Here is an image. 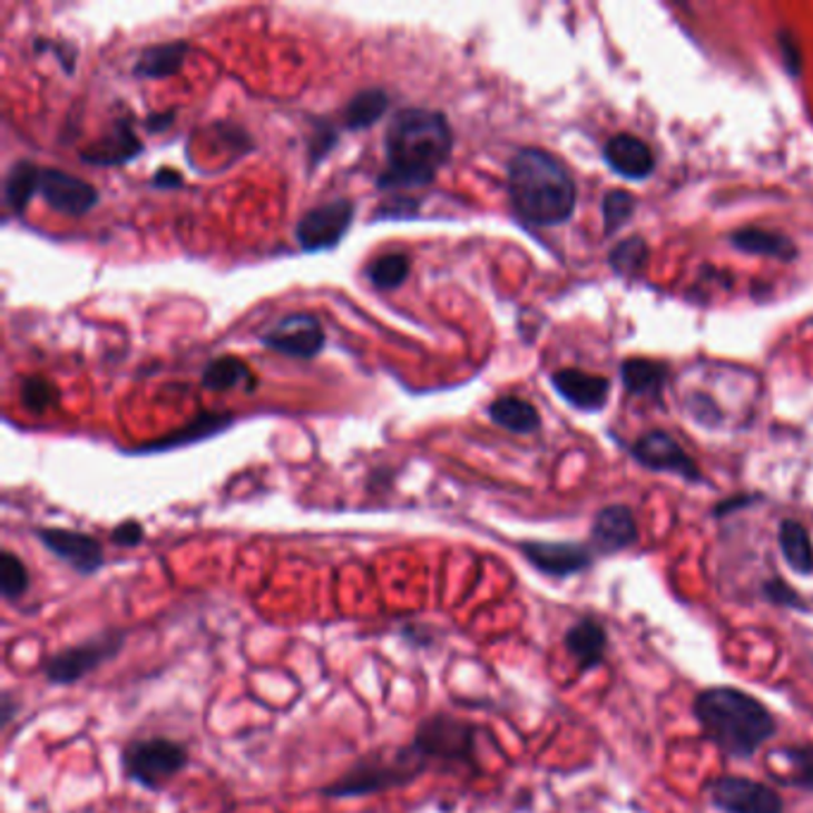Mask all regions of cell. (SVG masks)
<instances>
[{"label": "cell", "instance_id": "22", "mask_svg": "<svg viewBox=\"0 0 813 813\" xmlns=\"http://www.w3.org/2000/svg\"><path fill=\"white\" fill-rule=\"evenodd\" d=\"M489 418L499 428L516 434H532L539 430V413L530 401L518 396H501L489 405Z\"/></svg>", "mask_w": 813, "mask_h": 813}, {"label": "cell", "instance_id": "36", "mask_svg": "<svg viewBox=\"0 0 813 813\" xmlns=\"http://www.w3.org/2000/svg\"><path fill=\"white\" fill-rule=\"evenodd\" d=\"M334 144H336V131L332 127L325 125L323 129L315 131L311 139V165H317L320 160H323Z\"/></svg>", "mask_w": 813, "mask_h": 813}, {"label": "cell", "instance_id": "30", "mask_svg": "<svg viewBox=\"0 0 813 813\" xmlns=\"http://www.w3.org/2000/svg\"><path fill=\"white\" fill-rule=\"evenodd\" d=\"M31 587V575L25 561L14 551L0 554V595L6 601L22 599Z\"/></svg>", "mask_w": 813, "mask_h": 813}, {"label": "cell", "instance_id": "5", "mask_svg": "<svg viewBox=\"0 0 813 813\" xmlns=\"http://www.w3.org/2000/svg\"><path fill=\"white\" fill-rule=\"evenodd\" d=\"M476 725L449 714H432L420 721L411 747L428 764H453L476 768Z\"/></svg>", "mask_w": 813, "mask_h": 813}, {"label": "cell", "instance_id": "27", "mask_svg": "<svg viewBox=\"0 0 813 813\" xmlns=\"http://www.w3.org/2000/svg\"><path fill=\"white\" fill-rule=\"evenodd\" d=\"M253 380V372L246 363H242L234 355H219V359H213L206 370H203V386L210 389V392H227V389H236V386H248V382Z\"/></svg>", "mask_w": 813, "mask_h": 813}, {"label": "cell", "instance_id": "8", "mask_svg": "<svg viewBox=\"0 0 813 813\" xmlns=\"http://www.w3.org/2000/svg\"><path fill=\"white\" fill-rule=\"evenodd\" d=\"M355 206L349 198H334L303 213L296 223V239L303 251H330L351 229Z\"/></svg>", "mask_w": 813, "mask_h": 813}, {"label": "cell", "instance_id": "35", "mask_svg": "<svg viewBox=\"0 0 813 813\" xmlns=\"http://www.w3.org/2000/svg\"><path fill=\"white\" fill-rule=\"evenodd\" d=\"M144 535H146L144 532V525L139 520H125V522H120L112 530L110 539L115 541L117 547L129 549V547H139L141 541H144Z\"/></svg>", "mask_w": 813, "mask_h": 813}, {"label": "cell", "instance_id": "32", "mask_svg": "<svg viewBox=\"0 0 813 813\" xmlns=\"http://www.w3.org/2000/svg\"><path fill=\"white\" fill-rule=\"evenodd\" d=\"M635 213V196L628 192L614 189L604 196V227L606 234H614L623 227Z\"/></svg>", "mask_w": 813, "mask_h": 813}, {"label": "cell", "instance_id": "40", "mask_svg": "<svg viewBox=\"0 0 813 813\" xmlns=\"http://www.w3.org/2000/svg\"><path fill=\"white\" fill-rule=\"evenodd\" d=\"M0 716H3V725H8L14 716V704H12L10 694H6V697H3V708H0Z\"/></svg>", "mask_w": 813, "mask_h": 813}, {"label": "cell", "instance_id": "6", "mask_svg": "<svg viewBox=\"0 0 813 813\" xmlns=\"http://www.w3.org/2000/svg\"><path fill=\"white\" fill-rule=\"evenodd\" d=\"M123 766L131 783L146 790H160L189 766V752L184 744L167 737L134 739L123 754Z\"/></svg>", "mask_w": 813, "mask_h": 813}, {"label": "cell", "instance_id": "21", "mask_svg": "<svg viewBox=\"0 0 813 813\" xmlns=\"http://www.w3.org/2000/svg\"><path fill=\"white\" fill-rule=\"evenodd\" d=\"M232 422H234L232 415H215V413L200 415V418L192 420L189 425H184L182 430L163 437L160 442H150V444L139 447V449H134V451H137V453H158V451L179 449V447H186V444L200 442V439H208L213 434H219L225 428H229Z\"/></svg>", "mask_w": 813, "mask_h": 813}, {"label": "cell", "instance_id": "31", "mask_svg": "<svg viewBox=\"0 0 813 813\" xmlns=\"http://www.w3.org/2000/svg\"><path fill=\"white\" fill-rule=\"evenodd\" d=\"M647 244L639 236H630V239L620 242L611 253V265L620 275H635L647 263Z\"/></svg>", "mask_w": 813, "mask_h": 813}, {"label": "cell", "instance_id": "24", "mask_svg": "<svg viewBox=\"0 0 813 813\" xmlns=\"http://www.w3.org/2000/svg\"><path fill=\"white\" fill-rule=\"evenodd\" d=\"M39 177H41V167H37L29 160H20L14 163L8 175H6V203L12 213H25L27 206L31 203V198L39 194Z\"/></svg>", "mask_w": 813, "mask_h": 813}, {"label": "cell", "instance_id": "18", "mask_svg": "<svg viewBox=\"0 0 813 813\" xmlns=\"http://www.w3.org/2000/svg\"><path fill=\"white\" fill-rule=\"evenodd\" d=\"M564 645L568 649V654L578 660V666L582 673H589L591 668H597L604 664L606 656V630L601 628L599 623L595 620H580L575 623L572 628L566 633Z\"/></svg>", "mask_w": 813, "mask_h": 813}, {"label": "cell", "instance_id": "23", "mask_svg": "<svg viewBox=\"0 0 813 813\" xmlns=\"http://www.w3.org/2000/svg\"><path fill=\"white\" fill-rule=\"evenodd\" d=\"M733 246L744 253H754V256H766L775 261H792L797 256V246L785 234L766 229H742L733 234Z\"/></svg>", "mask_w": 813, "mask_h": 813}, {"label": "cell", "instance_id": "1", "mask_svg": "<svg viewBox=\"0 0 813 813\" xmlns=\"http://www.w3.org/2000/svg\"><path fill=\"white\" fill-rule=\"evenodd\" d=\"M453 148L451 125L439 110L405 108L392 117L384 137L386 167L378 186L386 192H405L428 186Z\"/></svg>", "mask_w": 813, "mask_h": 813}, {"label": "cell", "instance_id": "12", "mask_svg": "<svg viewBox=\"0 0 813 813\" xmlns=\"http://www.w3.org/2000/svg\"><path fill=\"white\" fill-rule=\"evenodd\" d=\"M39 194L50 208L62 215H87L96 203L98 192L87 179L56 167H41Z\"/></svg>", "mask_w": 813, "mask_h": 813}, {"label": "cell", "instance_id": "37", "mask_svg": "<svg viewBox=\"0 0 813 813\" xmlns=\"http://www.w3.org/2000/svg\"><path fill=\"white\" fill-rule=\"evenodd\" d=\"M766 597L771 599V601H775V604H785V606H794V608H804L800 601H802V597L797 595V591H794V589H790L787 585H783L781 580H775V582H768L766 585Z\"/></svg>", "mask_w": 813, "mask_h": 813}, {"label": "cell", "instance_id": "16", "mask_svg": "<svg viewBox=\"0 0 813 813\" xmlns=\"http://www.w3.org/2000/svg\"><path fill=\"white\" fill-rule=\"evenodd\" d=\"M551 382L558 394L572 403L575 409L582 411H599L606 403L608 389H611L606 378L589 375V372L582 370H558L554 372Z\"/></svg>", "mask_w": 813, "mask_h": 813}, {"label": "cell", "instance_id": "14", "mask_svg": "<svg viewBox=\"0 0 813 813\" xmlns=\"http://www.w3.org/2000/svg\"><path fill=\"white\" fill-rule=\"evenodd\" d=\"M633 453L641 466H647L652 470L677 472V476H683L687 480L699 478L697 466L692 463V459L683 451V447L666 432H649L645 437H639Z\"/></svg>", "mask_w": 813, "mask_h": 813}, {"label": "cell", "instance_id": "26", "mask_svg": "<svg viewBox=\"0 0 813 813\" xmlns=\"http://www.w3.org/2000/svg\"><path fill=\"white\" fill-rule=\"evenodd\" d=\"M389 108V96L382 89H365L355 94L344 108V125L346 129H368L382 120V115Z\"/></svg>", "mask_w": 813, "mask_h": 813}, {"label": "cell", "instance_id": "2", "mask_svg": "<svg viewBox=\"0 0 813 813\" xmlns=\"http://www.w3.org/2000/svg\"><path fill=\"white\" fill-rule=\"evenodd\" d=\"M508 196L525 223L537 227L566 223L578 200L566 165L541 148H522L508 163Z\"/></svg>", "mask_w": 813, "mask_h": 813}, {"label": "cell", "instance_id": "3", "mask_svg": "<svg viewBox=\"0 0 813 813\" xmlns=\"http://www.w3.org/2000/svg\"><path fill=\"white\" fill-rule=\"evenodd\" d=\"M704 735L725 754L747 758L756 754L775 733L771 711L752 694L735 687H711L694 699Z\"/></svg>", "mask_w": 813, "mask_h": 813}, {"label": "cell", "instance_id": "7", "mask_svg": "<svg viewBox=\"0 0 813 813\" xmlns=\"http://www.w3.org/2000/svg\"><path fill=\"white\" fill-rule=\"evenodd\" d=\"M127 635L123 630H106L98 633L94 637H89L81 645L67 647L58 654L50 656L43 666V675L50 685H75L84 677L91 675L94 670H98L100 666L110 664L112 658L120 656V652L125 649Z\"/></svg>", "mask_w": 813, "mask_h": 813}, {"label": "cell", "instance_id": "19", "mask_svg": "<svg viewBox=\"0 0 813 813\" xmlns=\"http://www.w3.org/2000/svg\"><path fill=\"white\" fill-rule=\"evenodd\" d=\"M144 150V144L134 137V131L129 129L127 120H120L115 125V131L108 134L104 141H98L96 146L87 148L81 154L84 163L91 165H123L131 158H137Z\"/></svg>", "mask_w": 813, "mask_h": 813}, {"label": "cell", "instance_id": "34", "mask_svg": "<svg viewBox=\"0 0 813 813\" xmlns=\"http://www.w3.org/2000/svg\"><path fill=\"white\" fill-rule=\"evenodd\" d=\"M56 392L53 386L43 380H27L22 384V401L33 411H46L50 403H53Z\"/></svg>", "mask_w": 813, "mask_h": 813}, {"label": "cell", "instance_id": "33", "mask_svg": "<svg viewBox=\"0 0 813 813\" xmlns=\"http://www.w3.org/2000/svg\"><path fill=\"white\" fill-rule=\"evenodd\" d=\"M783 756L787 758L790 771L794 773L790 783L813 787V750H787L783 752Z\"/></svg>", "mask_w": 813, "mask_h": 813}, {"label": "cell", "instance_id": "38", "mask_svg": "<svg viewBox=\"0 0 813 813\" xmlns=\"http://www.w3.org/2000/svg\"><path fill=\"white\" fill-rule=\"evenodd\" d=\"M150 184H154L156 189H177V186L184 184V179H182V175L177 173V169L160 167L158 173H156V177H154V182H150Z\"/></svg>", "mask_w": 813, "mask_h": 813}, {"label": "cell", "instance_id": "29", "mask_svg": "<svg viewBox=\"0 0 813 813\" xmlns=\"http://www.w3.org/2000/svg\"><path fill=\"white\" fill-rule=\"evenodd\" d=\"M411 275V258L405 253H384L368 267V280L378 290H399Z\"/></svg>", "mask_w": 813, "mask_h": 813}, {"label": "cell", "instance_id": "4", "mask_svg": "<svg viewBox=\"0 0 813 813\" xmlns=\"http://www.w3.org/2000/svg\"><path fill=\"white\" fill-rule=\"evenodd\" d=\"M428 768V761H422L411 744L394 752H372L361 756L351 768L344 771V775H339L334 783L325 785L320 792L327 800H353L363 797V794H378L411 785Z\"/></svg>", "mask_w": 813, "mask_h": 813}, {"label": "cell", "instance_id": "17", "mask_svg": "<svg viewBox=\"0 0 813 813\" xmlns=\"http://www.w3.org/2000/svg\"><path fill=\"white\" fill-rule=\"evenodd\" d=\"M604 158L611 165L618 175L630 177V179H645L652 175L656 165L652 148L633 137V134H618L604 148Z\"/></svg>", "mask_w": 813, "mask_h": 813}, {"label": "cell", "instance_id": "20", "mask_svg": "<svg viewBox=\"0 0 813 813\" xmlns=\"http://www.w3.org/2000/svg\"><path fill=\"white\" fill-rule=\"evenodd\" d=\"M186 53H189V43L186 41H165L148 46L141 50L137 65H134V75L141 79L173 77L179 72Z\"/></svg>", "mask_w": 813, "mask_h": 813}, {"label": "cell", "instance_id": "13", "mask_svg": "<svg viewBox=\"0 0 813 813\" xmlns=\"http://www.w3.org/2000/svg\"><path fill=\"white\" fill-rule=\"evenodd\" d=\"M522 556L530 566L549 578H568V575L589 568L591 554L582 545H570V541H522Z\"/></svg>", "mask_w": 813, "mask_h": 813}, {"label": "cell", "instance_id": "9", "mask_svg": "<svg viewBox=\"0 0 813 813\" xmlns=\"http://www.w3.org/2000/svg\"><path fill=\"white\" fill-rule=\"evenodd\" d=\"M261 342L265 349H273L290 359L308 361L325 349V330L311 313H292L282 317L275 327H270Z\"/></svg>", "mask_w": 813, "mask_h": 813}, {"label": "cell", "instance_id": "15", "mask_svg": "<svg viewBox=\"0 0 813 813\" xmlns=\"http://www.w3.org/2000/svg\"><path fill=\"white\" fill-rule=\"evenodd\" d=\"M637 541V522L628 506H608L591 525V545L601 554H618Z\"/></svg>", "mask_w": 813, "mask_h": 813}, {"label": "cell", "instance_id": "10", "mask_svg": "<svg viewBox=\"0 0 813 813\" xmlns=\"http://www.w3.org/2000/svg\"><path fill=\"white\" fill-rule=\"evenodd\" d=\"M711 802L725 813H783V797L773 787L750 777H718L711 785Z\"/></svg>", "mask_w": 813, "mask_h": 813}, {"label": "cell", "instance_id": "39", "mask_svg": "<svg viewBox=\"0 0 813 813\" xmlns=\"http://www.w3.org/2000/svg\"><path fill=\"white\" fill-rule=\"evenodd\" d=\"M175 120V115L173 112H163V115H154V117H148V120H146V125L150 127V129H156V131H160V129H165L169 123H173Z\"/></svg>", "mask_w": 813, "mask_h": 813}, {"label": "cell", "instance_id": "25", "mask_svg": "<svg viewBox=\"0 0 813 813\" xmlns=\"http://www.w3.org/2000/svg\"><path fill=\"white\" fill-rule=\"evenodd\" d=\"M781 551L794 572L800 575L813 572V545L802 522L785 520L781 525Z\"/></svg>", "mask_w": 813, "mask_h": 813}, {"label": "cell", "instance_id": "28", "mask_svg": "<svg viewBox=\"0 0 813 813\" xmlns=\"http://www.w3.org/2000/svg\"><path fill=\"white\" fill-rule=\"evenodd\" d=\"M625 386L630 389L633 394H641V396H656L660 392V386L666 382V368L658 365L654 361H628L620 370Z\"/></svg>", "mask_w": 813, "mask_h": 813}, {"label": "cell", "instance_id": "11", "mask_svg": "<svg viewBox=\"0 0 813 813\" xmlns=\"http://www.w3.org/2000/svg\"><path fill=\"white\" fill-rule=\"evenodd\" d=\"M41 545L79 575H96L106 566V551L100 541L87 532L65 528H39Z\"/></svg>", "mask_w": 813, "mask_h": 813}]
</instances>
